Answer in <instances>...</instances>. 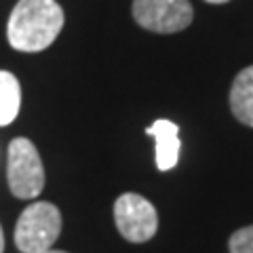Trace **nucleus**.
I'll use <instances>...</instances> for the list:
<instances>
[{
    "instance_id": "f257e3e1",
    "label": "nucleus",
    "mask_w": 253,
    "mask_h": 253,
    "mask_svg": "<svg viewBox=\"0 0 253 253\" xmlns=\"http://www.w3.org/2000/svg\"><path fill=\"white\" fill-rule=\"evenodd\" d=\"M63 9L57 0H19L6 23V38L15 51L41 53L57 41Z\"/></svg>"
},
{
    "instance_id": "1a4fd4ad",
    "label": "nucleus",
    "mask_w": 253,
    "mask_h": 253,
    "mask_svg": "<svg viewBox=\"0 0 253 253\" xmlns=\"http://www.w3.org/2000/svg\"><path fill=\"white\" fill-rule=\"evenodd\" d=\"M230 253H253V226H245L230 236Z\"/></svg>"
},
{
    "instance_id": "0eeeda50",
    "label": "nucleus",
    "mask_w": 253,
    "mask_h": 253,
    "mask_svg": "<svg viewBox=\"0 0 253 253\" xmlns=\"http://www.w3.org/2000/svg\"><path fill=\"white\" fill-rule=\"evenodd\" d=\"M230 110L239 123L253 126V66L236 74L230 89Z\"/></svg>"
},
{
    "instance_id": "9b49d317",
    "label": "nucleus",
    "mask_w": 253,
    "mask_h": 253,
    "mask_svg": "<svg viewBox=\"0 0 253 253\" xmlns=\"http://www.w3.org/2000/svg\"><path fill=\"white\" fill-rule=\"evenodd\" d=\"M205 2H211V4H224V2H230V0H205Z\"/></svg>"
},
{
    "instance_id": "f8f14e48",
    "label": "nucleus",
    "mask_w": 253,
    "mask_h": 253,
    "mask_svg": "<svg viewBox=\"0 0 253 253\" xmlns=\"http://www.w3.org/2000/svg\"><path fill=\"white\" fill-rule=\"evenodd\" d=\"M42 253H66V251H57V249H49V251H42Z\"/></svg>"
},
{
    "instance_id": "6e6552de",
    "label": "nucleus",
    "mask_w": 253,
    "mask_h": 253,
    "mask_svg": "<svg viewBox=\"0 0 253 253\" xmlns=\"http://www.w3.org/2000/svg\"><path fill=\"white\" fill-rule=\"evenodd\" d=\"M21 108V86L17 76L0 70V126L11 125Z\"/></svg>"
},
{
    "instance_id": "39448f33",
    "label": "nucleus",
    "mask_w": 253,
    "mask_h": 253,
    "mask_svg": "<svg viewBox=\"0 0 253 253\" xmlns=\"http://www.w3.org/2000/svg\"><path fill=\"white\" fill-rule=\"evenodd\" d=\"M114 221L118 232L129 243H146L158 230V213L141 194L126 192L114 203Z\"/></svg>"
},
{
    "instance_id": "423d86ee",
    "label": "nucleus",
    "mask_w": 253,
    "mask_h": 253,
    "mask_svg": "<svg viewBox=\"0 0 253 253\" xmlns=\"http://www.w3.org/2000/svg\"><path fill=\"white\" fill-rule=\"evenodd\" d=\"M150 137L156 141V167L158 171H171L179 161V126L167 121V118H158L146 129Z\"/></svg>"
},
{
    "instance_id": "9d476101",
    "label": "nucleus",
    "mask_w": 253,
    "mask_h": 253,
    "mask_svg": "<svg viewBox=\"0 0 253 253\" xmlns=\"http://www.w3.org/2000/svg\"><path fill=\"white\" fill-rule=\"evenodd\" d=\"M4 251V232H2V226H0V253Z\"/></svg>"
},
{
    "instance_id": "7ed1b4c3",
    "label": "nucleus",
    "mask_w": 253,
    "mask_h": 253,
    "mask_svg": "<svg viewBox=\"0 0 253 253\" xmlns=\"http://www.w3.org/2000/svg\"><path fill=\"white\" fill-rule=\"evenodd\" d=\"M6 179L13 196L23 201L36 199L44 188V167L36 146L28 137H15L9 144Z\"/></svg>"
},
{
    "instance_id": "20e7f679",
    "label": "nucleus",
    "mask_w": 253,
    "mask_h": 253,
    "mask_svg": "<svg viewBox=\"0 0 253 253\" xmlns=\"http://www.w3.org/2000/svg\"><path fill=\"white\" fill-rule=\"evenodd\" d=\"M133 19L144 30L156 34H175L194 19L188 0H133Z\"/></svg>"
},
{
    "instance_id": "f03ea898",
    "label": "nucleus",
    "mask_w": 253,
    "mask_h": 253,
    "mask_svg": "<svg viewBox=\"0 0 253 253\" xmlns=\"http://www.w3.org/2000/svg\"><path fill=\"white\" fill-rule=\"evenodd\" d=\"M61 232V213L53 203H32L21 211L15 226V245L21 253H42L53 249Z\"/></svg>"
}]
</instances>
